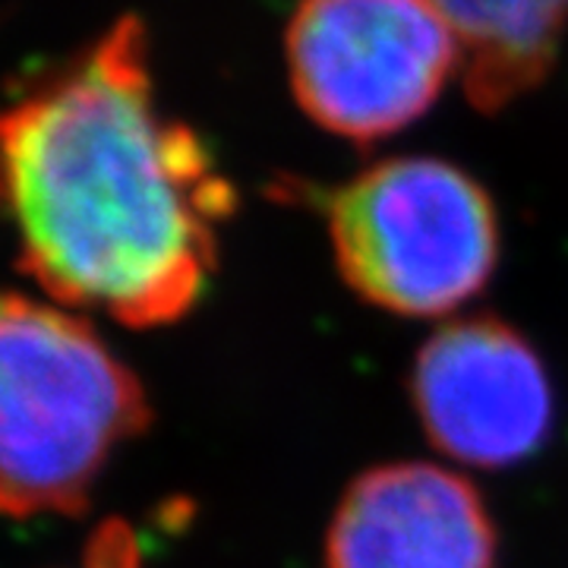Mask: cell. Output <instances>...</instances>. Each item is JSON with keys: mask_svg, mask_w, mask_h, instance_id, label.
Returning <instances> with one entry per match:
<instances>
[{"mask_svg": "<svg viewBox=\"0 0 568 568\" xmlns=\"http://www.w3.org/2000/svg\"><path fill=\"white\" fill-rule=\"evenodd\" d=\"M231 205L200 136L159 108L136 20L0 111V215L54 304L126 325L181 320Z\"/></svg>", "mask_w": 568, "mask_h": 568, "instance_id": "obj_1", "label": "cell"}, {"mask_svg": "<svg viewBox=\"0 0 568 568\" xmlns=\"http://www.w3.org/2000/svg\"><path fill=\"white\" fill-rule=\"evenodd\" d=\"M149 420L133 373L67 306L0 291V511H73Z\"/></svg>", "mask_w": 568, "mask_h": 568, "instance_id": "obj_2", "label": "cell"}, {"mask_svg": "<svg viewBox=\"0 0 568 568\" xmlns=\"http://www.w3.org/2000/svg\"><path fill=\"white\" fill-rule=\"evenodd\" d=\"M345 282L369 304L436 316L474 297L499 256L484 186L439 159L373 164L328 200Z\"/></svg>", "mask_w": 568, "mask_h": 568, "instance_id": "obj_3", "label": "cell"}, {"mask_svg": "<svg viewBox=\"0 0 568 568\" xmlns=\"http://www.w3.org/2000/svg\"><path fill=\"white\" fill-rule=\"evenodd\" d=\"M462 48L429 0H301L287 29L294 95L357 142L398 133L439 99Z\"/></svg>", "mask_w": 568, "mask_h": 568, "instance_id": "obj_4", "label": "cell"}, {"mask_svg": "<svg viewBox=\"0 0 568 568\" xmlns=\"http://www.w3.org/2000/svg\"><path fill=\"white\" fill-rule=\"evenodd\" d=\"M426 433L452 458L503 467L544 446L552 420L547 373L521 335L493 320L439 328L414 366Z\"/></svg>", "mask_w": 568, "mask_h": 568, "instance_id": "obj_5", "label": "cell"}, {"mask_svg": "<svg viewBox=\"0 0 568 568\" xmlns=\"http://www.w3.org/2000/svg\"><path fill=\"white\" fill-rule=\"evenodd\" d=\"M325 556L328 568H493L496 534L465 477L388 465L351 484Z\"/></svg>", "mask_w": 568, "mask_h": 568, "instance_id": "obj_6", "label": "cell"}, {"mask_svg": "<svg viewBox=\"0 0 568 568\" xmlns=\"http://www.w3.org/2000/svg\"><path fill=\"white\" fill-rule=\"evenodd\" d=\"M462 48L467 99L496 111L549 73L568 0H429Z\"/></svg>", "mask_w": 568, "mask_h": 568, "instance_id": "obj_7", "label": "cell"}, {"mask_svg": "<svg viewBox=\"0 0 568 568\" xmlns=\"http://www.w3.org/2000/svg\"><path fill=\"white\" fill-rule=\"evenodd\" d=\"M80 568H140V547L130 528L108 525L95 540L89 544Z\"/></svg>", "mask_w": 568, "mask_h": 568, "instance_id": "obj_8", "label": "cell"}]
</instances>
